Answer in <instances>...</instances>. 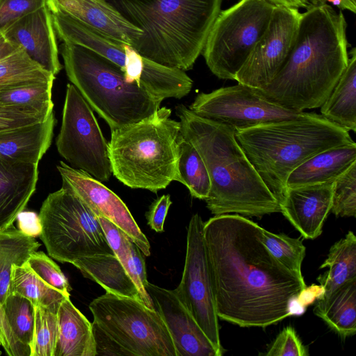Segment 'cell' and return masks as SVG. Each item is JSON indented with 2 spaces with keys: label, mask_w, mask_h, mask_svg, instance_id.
<instances>
[{
  "label": "cell",
  "mask_w": 356,
  "mask_h": 356,
  "mask_svg": "<svg viewBox=\"0 0 356 356\" xmlns=\"http://www.w3.org/2000/svg\"><path fill=\"white\" fill-rule=\"evenodd\" d=\"M298 8L275 6L268 27L235 76L238 83L262 90L286 62L296 35Z\"/></svg>",
  "instance_id": "cell-14"
},
{
  "label": "cell",
  "mask_w": 356,
  "mask_h": 356,
  "mask_svg": "<svg viewBox=\"0 0 356 356\" xmlns=\"http://www.w3.org/2000/svg\"><path fill=\"white\" fill-rule=\"evenodd\" d=\"M63 184L71 188L97 216L103 217L120 229L140 248L150 255V245L123 201L101 181L63 161L56 166Z\"/></svg>",
  "instance_id": "cell-15"
},
{
  "label": "cell",
  "mask_w": 356,
  "mask_h": 356,
  "mask_svg": "<svg viewBox=\"0 0 356 356\" xmlns=\"http://www.w3.org/2000/svg\"><path fill=\"white\" fill-rule=\"evenodd\" d=\"M142 31L134 48L145 58L186 71L203 50L222 0H106Z\"/></svg>",
  "instance_id": "cell-4"
},
{
  "label": "cell",
  "mask_w": 356,
  "mask_h": 356,
  "mask_svg": "<svg viewBox=\"0 0 356 356\" xmlns=\"http://www.w3.org/2000/svg\"><path fill=\"white\" fill-rule=\"evenodd\" d=\"M174 181L186 186L195 198L205 200L209 196L211 181L206 165L196 148L181 134Z\"/></svg>",
  "instance_id": "cell-29"
},
{
  "label": "cell",
  "mask_w": 356,
  "mask_h": 356,
  "mask_svg": "<svg viewBox=\"0 0 356 356\" xmlns=\"http://www.w3.org/2000/svg\"><path fill=\"white\" fill-rule=\"evenodd\" d=\"M61 54L67 78L111 131L140 121L160 108L162 100L129 82L118 65L93 51L63 42Z\"/></svg>",
  "instance_id": "cell-7"
},
{
  "label": "cell",
  "mask_w": 356,
  "mask_h": 356,
  "mask_svg": "<svg viewBox=\"0 0 356 356\" xmlns=\"http://www.w3.org/2000/svg\"><path fill=\"white\" fill-rule=\"evenodd\" d=\"M57 318L54 356H97L92 323L72 304L70 297L60 304Z\"/></svg>",
  "instance_id": "cell-23"
},
{
  "label": "cell",
  "mask_w": 356,
  "mask_h": 356,
  "mask_svg": "<svg viewBox=\"0 0 356 356\" xmlns=\"http://www.w3.org/2000/svg\"><path fill=\"white\" fill-rule=\"evenodd\" d=\"M181 136L198 151L211 188L205 200L214 216L261 217L281 212L279 201L263 181L235 137V130L202 118L184 105L176 107Z\"/></svg>",
  "instance_id": "cell-3"
},
{
  "label": "cell",
  "mask_w": 356,
  "mask_h": 356,
  "mask_svg": "<svg viewBox=\"0 0 356 356\" xmlns=\"http://www.w3.org/2000/svg\"><path fill=\"white\" fill-rule=\"evenodd\" d=\"M18 225L21 231L27 235L35 236L40 234V224L38 216L34 213L21 212L17 216Z\"/></svg>",
  "instance_id": "cell-44"
},
{
  "label": "cell",
  "mask_w": 356,
  "mask_h": 356,
  "mask_svg": "<svg viewBox=\"0 0 356 356\" xmlns=\"http://www.w3.org/2000/svg\"><path fill=\"white\" fill-rule=\"evenodd\" d=\"M55 77L32 60L21 48L0 59V91L22 83L54 81Z\"/></svg>",
  "instance_id": "cell-32"
},
{
  "label": "cell",
  "mask_w": 356,
  "mask_h": 356,
  "mask_svg": "<svg viewBox=\"0 0 356 356\" xmlns=\"http://www.w3.org/2000/svg\"><path fill=\"white\" fill-rule=\"evenodd\" d=\"M331 211L337 217L356 216V161L334 181Z\"/></svg>",
  "instance_id": "cell-36"
},
{
  "label": "cell",
  "mask_w": 356,
  "mask_h": 356,
  "mask_svg": "<svg viewBox=\"0 0 356 356\" xmlns=\"http://www.w3.org/2000/svg\"><path fill=\"white\" fill-rule=\"evenodd\" d=\"M347 24L322 0L310 2L300 14L291 52L261 95L286 108L303 111L321 107L348 63Z\"/></svg>",
  "instance_id": "cell-2"
},
{
  "label": "cell",
  "mask_w": 356,
  "mask_h": 356,
  "mask_svg": "<svg viewBox=\"0 0 356 356\" xmlns=\"http://www.w3.org/2000/svg\"><path fill=\"white\" fill-rule=\"evenodd\" d=\"M20 49L17 45L8 41L0 32V59H2Z\"/></svg>",
  "instance_id": "cell-45"
},
{
  "label": "cell",
  "mask_w": 356,
  "mask_h": 356,
  "mask_svg": "<svg viewBox=\"0 0 356 356\" xmlns=\"http://www.w3.org/2000/svg\"><path fill=\"white\" fill-rule=\"evenodd\" d=\"M48 117L24 108L0 103V132L41 122Z\"/></svg>",
  "instance_id": "cell-40"
},
{
  "label": "cell",
  "mask_w": 356,
  "mask_h": 356,
  "mask_svg": "<svg viewBox=\"0 0 356 356\" xmlns=\"http://www.w3.org/2000/svg\"><path fill=\"white\" fill-rule=\"evenodd\" d=\"M0 346L9 356H31L29 347L21 343L13 334L0 302Z\"/></svg>",
  "instance_id": "cell-42"
},
{
  "label": "cell",
  "mask_w": 356,
  "mask_h": 356,
  "mask_svg": "<svg viewBox=\"0 0 356 356\" xmlns=\"http://www.w3.org/2000/svg\"><path fill=\"white\" fill-rule=\"evenodd\" d=\"M56 120H46L0 132V161L38 164L51 145Z\"/></svg>",
  "instance_id": "cell-21"
},
{
  "label": "cell",
  "mask_w": 356,
  "mask_h": 356,
  "mask_svg": "<svg viewBox=\"0 0 356 356\" xmlns=\"http://www.w3.org/2000/svg\"><path fill=\"white\" fill-rule=\"evenodd\" d=\"M323 268L328 270L316 278L323 289L319 298H325L343 284L356 280V236L353 232L348 231L330 248L319 268Z\"/></svg>",
  "instance_id": "cell-27"
},
{
  "label": "cell",
  "mask_w": 356,
  "mask_h": 356,
  "mask_svg": "<svg viewBox=\"0 0 356 356\" xmlns=\"http://www.w3.org/2000/svg\"><path fill=\"white\" fill-rule=\"evenodd\" d=\"M2 306L13 334L31 349L34 328L33 304L25 297L10 293Z\"/></svg>",
  "instance_id": "cell-34"
},
{
  "label": "cell",
  "mask_w": 356,
  "mask_h": 356,
  "mask_svg": "<svg viewBox=\"0 0 356 356\" xmlns=\"http://www.w3.org/2000/svg\"><path fill=\"white\" fill-rule=\"evenodd\" d=\"M10 293L28 298L33 305H39L57 313L61 302L70 295L50 286L25 264L13 266Z\"/></svg>",
  "instance_id": "cell-30"
},
{
  "label": "cell",
  "mask_w": 356,
  "mask_h": 356,
  "mask_svg": "<svg viewBox=\"0 0 356 356\" xmlns=\"http://www.w3.org/2000/svg\"><path fill=\"white\" fill-rule=\"evenodd\" d=\"M97 217L108 243L126 270L131 261L132 248L134 243L113 222L103 217Z\"/></svg>",
  "instance_id": "cell-38"
},
{
  "label": "cell",
  "mask_w": 356,
  "mask_h": 356,
  "mask_svg": "<svg viewBox=\"0 0 356 356\" xmlns=\"http://www.w3.org/2000/svg\"><path fill=\"white\" fill-rule=\"evenodd\" d=\"M73 265L84 277L102 286L106 292L141 300L136 286L115 254H101L82 257Z\"/></svg>",
  "instance_id": "cell-24"
},
{
  "label": "cell",
  "mask_w": 356,
  "mask_h": 356,
  "mask_svg": "<svg viewBox=\"0 0 356 356\" xmlns=\"http://www.w3.org/2000/svg\"><path fill=\"white\" fill-rule=\"evenodd\" d=\"M57 334V313L41 305H34L31 356H54Z\"/></svg>",
  "instance_id": "cell-35"
},
{
  "label": "cell",
  "mask_w": 356,
  "mask_h": 356,
  "mask_svg": "<svg viewBox=\"0 0 356 356\" xmlns=\"http://www.w3.org/2000/svg\"><path fill=\"white\" fill-rule=\"evenodd\" d=\"M314 314L343 338L356 332V280L337 288L325 298H318Z\"/></svg>",
  "instance_id": "cell-26"
},
{
  "label": "cell",
  "mask_w": 356,
  "mask_h": 356,
  "mask_svg": "<svg viewBox=\"0 0 356 356\" xmlns=\"http://www.w3.org/2000/svg\"><path fill=\"white\" fill-rule=\"evenodd\" d=\"M204 223L198 213L190 220L183 274L174 291L221 356L225 350L220 339L218 317L203 236Z\"/></svg>",
  "instance_id": "cell-12"
},
{
  "label": "cell",
  "mask_w": 356,
  "mask_h": 356,
  "mask_svg": "<svg viewBox=\"0 0 356 356\" xmlns=\"http://www.w3.org/2000/svg\"><path fill=\"white\" fill-rule=\"evenodd\" d=\"M348 65L321 106V115L347 131H356V49L349 53Z\"/></svg>",
  "instance_id": "cell-25"
},
{
  "label": "cell",
  "mask_w": 356,
  "mask_h": 356,
  "mask_svg": "<svg viewBox=\"0 0 356 356\" xmlns=\"http://www.w3.org/2000/svg\"><path fill=\"white\" fill-rule=\"evenodd\" d=\"M171 204L170 195H163L151 204L146 218L152 229L156 232H163L164 222Z\"/></svg>",
  "instance_id": "cell-43"
},
{
  "label": "cell",
  "mask_w": 356,
  "mask_h": 356,
  "mask_svg": "<svg viewBox=\"0 0 356 356\" xmlns=\"http://www.w3.org/2000/svg\"><path fill=\"white\" fill-rule=\"evenodd\" d=\"M235 137L280 204L295 168L322 151L355 143L348 131L314 112L238 129Z\"/></svg>",
  "instance_id": "cell-5"
},
{
  "label": "cell",
  "mask_w": 356,
  "mask_h": 356,
  "mask_svg": "<svg viewBox=\"0 0 356 356\" xmlns=\"http://www.w3.org/2000/svg\"><path fill=\"white\" fill-rule=\"evenodd\" d=\"M341 10H348L353 13L356 11V0H327Z\"/></svg>",
  "instance_id": "cell-47"
},
{
  "label": "cell",
  "mask_w": 356,
  "mask_h": 356,
  "mask_svg": "<svg viewBox=\"0 0 356 356\" xmlns=\"http://www.w3.org/2000/svg\"><path fill=\"white\" fill-rule=\"evenodd\" d=\"M196 115L233 129L298 118L306 113L286 108L255 88L238 83L197 95L188 108Z\"/></svg>",
  "instance_id": "cell-13"
},
{
  "label": "cell",
  "mask_w": 356,
  "mask_h": 356,
  "mask_svg": "<svg viewBox=\"0 0 356 356\" xmlns=\"http://www.w3.org/2000/svg\"><path fill=\"white\" fill-rule=\"evenodd\" d=\"M38 164L0 161V232L13 226L35 191Z\"/></svg>",
  "instance_id": "cell-20"
},
{
  "label": "cell",
  "mask_w": 356,
  "mask_h": 356,
  "mask_svg": "<svg viewBox=\"0 0 356 356\" xmlns=\"http://www.w3.org/2000/svg\"><path fill=\"white\" fill-rule=\"evenodd\" d=\"M275 6L265 0H240L220 11L202 51L215 76L234 80L266 31Z\"/></svg>",
  "instance_id": "cell-10"
},
{
  "label": "cell",
  "mask_w": 356,
  "mask_h": 356,
  "mask_svg": "<svg viewBox=\"0 0 356 356\" xmlns=\"http://www.w3.org/2000/svg\"><path fill=\"white\" fill-rule=\"evenodd\" d=\"M41 67L56 76L62 69L51 12L46 4L0 31Z\"/></svg>",
  "instance_id": "cell-17"
},
{
  "label": "cell",
  "mask_w": 356,
  "mask_h": 356,
  "mask_svg": "<svg viewBox=\"0 0 356 356\" xmlns=\"http://www.w3.org/2000/svg\"><path fill=\"white\" fill-rule=\"evenodd\" d=\"M47 4L51 11L64 13L101 34L133 47L143 33L106 0H47Z\"/></svg>",
  "instance_id": "cell-19"
},
{
  "label": "cell",
  "mask_w": 356,
  "mask_h": 356,
  "mask_svg": "<svg viewBox=\"0 0 356 356\" xmlns=\"http://www.w3.org/2000/svg\"><path fill=\"white\" fill-rule=\"evenodd\" d=\"M89 309L97 355L176 356L161 316L140 298L106 292Z\"/></svg>",
  "instance_id": "cell-8"
},
{
  "label": "cell",
  "mask_w": 356,
  "mask_h": 356,
  "mask_svg": "<svg viewBox=\"0 0 356 356\" xmlns=\"http://www.w3.org/2000/svg\"><path fill=\"white\" fill-rule=\"evenodd\" d=\"M171 113L159 108L111 131L108 147L112 174L125 186L156 193L174 181L181 126L170 118Z\"/></svg>",
  "instance_id": "cell-6"
},
{
  "label": "cell",
  "mask_w": 356,
  "mask_h": 356,
  "mask_svg": "<svg viewBox=\"0 0 356 356\" xmlns=\"http://www.w3.org/2000/svg\"><path fill=\"white\" fill-rule=\"evenodd\" d=\"M47 4V0H0V31L16 19Z\"/></svg>",
  "instance_id": "cell-41"
},
{
  "label": "cell",
  "mask_w": 356,
  "mask_h": 356,
  "mask_svg": "<svg viewBox=\"0 0 356 356\" xmlns=\"http://www.w3.org/2000/svg\"><path fill=\"white\" fill-rule=\"evenodd\" d=\"M27 265L50 286L70 295L71 287L59 266L46 254L35 251L29 258Z\"/></svg>",
  "instance_id": "cell-37"
},
{
  "label": "cell",
  "mask_w": 356,
  "mask_h": 356,
  "mask_svg": "<svg viewBox=\"0 0 356 356\" xmlns=\"http://www.w3.org/2000/svg\"><path fill=\"white\" fill-rule=\"evenodd\" d=\"M261 241L282 265L298 278L304 280L301 268L306 248L301 240L284 234H275L262 227Z\"/></svg>",
  "instance_id": "cell-33"
},
{
  "label": "cell",
  "mask_w": 356,
  "mask_h": 356,
  "mask_svg": "<svg viewBox=\"0 0 356 356\" xmlns=\"http://www.w3.org/2000/svg\"><path fill=\"white\" fill-rule=\"evenodd\" d=\"M40 244L33 236L20 229L10 228L0 232V302L1 305L10 292L13 266L26 264L32 253L37 251Z\"/></svg>",
  "instance_id": "cell-28"
},
{
  "label": "cell",
  "mask_w": 356,
  "mask_h": 356,
  "mask_svg": "<svg viewBox=\"0 0 356 356\" xmlns=\"http://www.w3.org/2000/svg\"><path fill=\"white\" fill-rule=\"evenodd\" d=\"M268 356H307V348L303 345L291 326L284 328L265 353Z\"/></svg>",
  "instance_id": "cell-39"
},
{
  "label": "cell",
  "mask_w": 356,
  "mask_h": 356,
  "mask_svg": "<svg viewBox=\"0 0 356 356\" xmlns=\"http://www.w3.org/2000/svg\"><path fill=\"white\" fill-rule=\"evenodd\" d=\"M355 161V143L325 149L295 168L286 179V187L332 183Z\"/></svg>",
  "instance_id": "cell-22"
},
{
  "label": "cell",
  "mask_w": 356,
  "mask_h": 356,
  "mask_svg": "<svg viewBox=\"0 0 356 356\" xmlns=\"http://www.w3.org/2000/svg\"><path fill=\"white\" fill-rule=\"evenodd\" d=\"M334 182L287 188L280 202L281 213L307 239H315L332 207Z\"/></svg>",
  "instance_id": "cell-18"
},
{
  "label": "cell",
  "mask_w": 356,
  "mask_h": 356,
  "mask_svg": "<svg viewBox=\"0 0 356 356\" xmlns=\"http://www.w3.org/2000/svg\"><path fill=\"white\" fill-rule=\"evenodd\" d=\"M54 81H35L0 91V103L24 108L45 116L53 113L51 90Z\"/></svg>",
  "instance_id": "cell-31"
},
{
  "label": "cell",
  "mask_w": 356,
  "mask_h": 356,
  "mask_svg": "<svg viewBox=\"0 0 356 356\" xmlns=\"http://www.w3.org/2000/svg\"><path fill=\"white\" fill-rule=\"evenodd\" d=\"M275 6H282L295 8H307L309 6V0H265Z\"/></svg>",
  "instance_id": "cell-46"
},
{
  "label": "cell",
  "mask_w": 356,
  "mask_h": 356,
  "mask_svg": "<svg viewBox=\"0 0 356 356\" xmlns=\"http://www.w3.org/2000/svg\"><path fill=\"white\" fill-rule=\"evenodd\" d=\"M40 237L48 254L61 263L114 254L97 215L69 186L49 193L38 215Z\"/></svg>",
  "instance_id": "cell-9"
},
{
  "label": "cell",
  "mask_w": 356,
  "mask_h": 356,
  "mask_svg": "<svg viewBox=\"0 0 356 356\" xmlns=\"http://www.w3.org/2000/svg\"><path fill=\"white\" fill-rule=\"evenodd\" d=\"M145 288L170 334L176 356H219L174 289L149 282Z\"/></svg>",
  "instance_id": "cell-16"
},
{
  "label": "cell",
  "mask_w": 356,
  "mask_h": 356,
  "mask_svg": "<svg viewBox=\"0 0 356 356\" xmlns=\"http://www.w3.org/2000/svg\"><path fill=\"white\" fill-rule=\"evenodd\" d=\"M1 355V352L0 351V355Z\"/></svg>",
  "instance_id": "cell-48"
},
{
  "label": "cell",
  "mask_w": 356,
  "mask_h": 356,
  "mask_svg": "<svg viewBox=\"0 0 356 356\" xmlns=\"http://www.w3.org/2000/svg\"><path fill=\"white\" fill-rule=\"evenodd\" d=\"M56 145L71 167L101 182L110 179L108 147L88 103L76 87L67 85L62 123Z\"/></svg>",
  "instance_id": "cell-11"
},
{
  "label": "cell",
  "mask_w": 356,
  "mask_h": 356,
  "mask_svg": "<svg viewBox=\"0 0 356 356\" xmlns=\"http://www.w3.org/2000/svg\"><path fill=\"white\" fill-rule=\"evenodd\" d=\"M261 229L235 213L204 223L218 317L243 327H266L293 315L292 306L306 288L266 248Z\"/></svg>",
  "instance_id": "cell-1"
}]
</instances>
